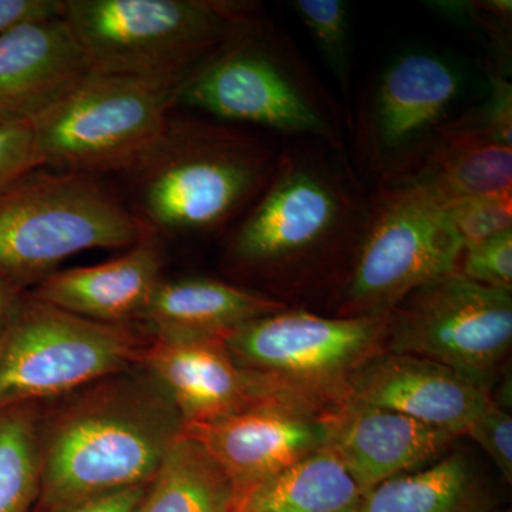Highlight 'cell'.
Listing matches in <instances>:
<instances>
[{
	"label": "cell",
	"mask_w": 512,
	"mask_h": 512,
	"mask_svg": "<svg viewBox=\"0 0 512 512\" xmlns=\"http://www.w3.org/2000/svg\"><path fill=\"white\" fill-rule=\"evenodd\" d=\"M133 369L53 400L50 410L42 407L35 510L97 500L156 476L184 421L160 384L140 366Z\"/></svg>",
	"instance_id": "6da1fadb"
},
{
	"label": "cell",
	"mask_w": 512,
	"mask_h": 512,
	"mask_svg": "<svg viewBox=\"0 0 512 512\" xmlns=\"http://www.w3.org/2000/svg\"><path fill=\"white\" fill-rule=\"evenodd\" d=\"M372 194L346 153L296 140L235 229L229 258L249 271L278 274L340 254L355 261Z\"/></svg>",
	"instance_id": "7a4b0ae2"
},
{
	"label": "cell",
	"mask_w": 512,
	"mask_h": 512,
	"mask_svg": "<svg viewBox=\"0 0 512 512\" xmlns=\"http://www.w3.org/2000/svg\"><path fill=\"white\" fill-rule=\"evenodd\" d=\"M63 18L92 72L177 92L259 19L232 0H64Z\"/></svg>",
	"instance_id": "3957f363"
},
{
	"label": "cell",
	"mask_w": 512,
	"mask_h": 512,
	"mask_svg": "<svg viewBox=\"0 0 512 512\" xmlns=\"http://www.w3.org/2000/svg\"><path fill=\"white\" fill-rule=\"evenodd\" d=\"M177 101L211 116L254 124L348 153V116L292 40L256 20L178 89Z\"/></svg>",
	"instance_id": "277c9868"
},
{
	"label": "cell",
	"mask_w": 512,
	"mask_h": 512,
	"mask_svg": "<svg viewBox=\"0 0 512 512\" xmlns=\"http://www.w3.org/2000/svg\"><path fill=\"white\" fill-rule=\"evenodd\" d=\"M279 154L265 141L220 124L171 123L136 167L147 224L183 234L222 227L265 190Z\"/></svg>",
	"instance_id": "5b68a950"
},
{
	"label": "cell",
	"mask_w": 512,
	"mask_h": 512,
	"mask_svg": "<svg viewBox=\"0 0 512 512\" xmlns=\"http://www.w3.org/2000/svg\"><path fill=\"white\" fill-rule=\"evenodd\" d=\"M151 235L90 175L33 170L0 191V276L20 289L79 252L131 248Z\"/></svg>",
	"instance_id": "8992f818"
},
{
	"label": "cell",
	"mask_w": 512,
	"mask_h": 512,
	"mask_svg": "<svg viewBox=\"0 0 512 512\" xmlns=\"http://www.w3.org/2000/svg\"><path fill=\"white\" fill-rule=\"evenodd\" d=\"M177 90L90 73L32 127L40 167L92 175L136 168L164 140Z\"/></svg>",
	"instance_id": "52a82bcc"
},
{
	"label": "cell",
	"mask_w": 512,
	"mask_h": 512,
	"mask_svg": "<svg viewBox=\"0 0 512 512\" xmlns=\"http://www.w3.org/2000/svg\"><path fill=\"white\" fill-rule=\"evenodd\" d=\"M389 313L320 316L306 309L249 320L222 336L242 369L322 413L346 399L350 377L384 352Z\"/></svg>",
	"instance_id": "ba28073f"
},
{
	"label": "cell",
	"mask_w": 512,
	"mask_h": 512,
	"mask_svg": "<svg viewBox=\"0 0 512 512\" xmlns=\"http://www.w3.org/2000/svg\"><path fill=\"white\" fill-rule=\"evenodd\" d=\"M130 325L80 318L23 295L0 336V409L53 402L140 365L150 343Z\"/></svg>",
	"instance_id": "9c48e42d"
},
{
	"label": "cell",
	"mask_w": 512,
	"mask_h": 512,
	"mask_svg": "<svg viewBox=\"0 0 512 512\" xmlns=\"http://www.w3.org/2000/svg\"><path fill=\"white\" fill-rule=\"evenodd\" d=\"M460 241L447 207L420 185H377L339 316L389 313L414 289L456 271Z\"/></svg>",
	"instance_id": "30bf717a"
},
{
	"label": "cell",
	"mask_w": 512,
	"mask_h": 512,
	"mask_svg": "<svg viewBox=\"0 0 512 512\" xmlns=\"http://www.w3.org/2000/svg\"><path fill=\"white\" fill-rule=\"evenodd\" d=\"M464 89L463 73L430 52L397 56L373 80L356 109L357 173L394 184L426 160Z\"/></svg>",
	"instance_id": "8fae6325"
},
{
	"label": "cell",
	"mask_w": 512,
	"mask_h": 512,
	"mask_svg": "<svg viewBox=\"0 0 512 512\" xmlns=\"http://www.w3.org/2000/svg\"><path fill=\"white\" fill-rule=\"evenodd\" d=\"M512 345V292L458 269L410 292L389 312L384 352L433 360L491 393Z\"/></svg>",
	"instance_id": "7c38bea8"
},
{
	"label": "cell",
	"mask_w": 512,
	"mask_h": 512,
	"mask_svg": "<svg viewBox=\"0 0 512 512\" xmlns=\"http://www.w3.org/2000/svg\"><path fill=\"white\" fill-rule=\"evenodd\" d=\"M138 366L167 393L184 426L225 419L274 400L306 406L242 369L220 336H151Z\"/></svg>",
	"instance_id": "4fadbf2b"
},
{
	"label": "cell",
	"mask_w": 512,
	"mask_h": 512,
	"mask_svg": "<svg viewBox=\"0 0 512 512\" xmlns=\"http://www.w3.org/2000/svg\"><path fill=\"white\" fill-rule=\"evenodd\" d=\"M329 414L274 400L225 419L184 426L183 431L220 464L239 504L258 485L328 446Z\"/></svg>",
	"instance_id": "5bb4252c"
},
{
	"label": "cell",
	"mask_w": 512,
	"mask_h": 512,
	"mask_svg": "<svg viewBox=\"0 0 512 512\" xmlns=\"http://www.w3.org/2000/svg\"><path fill=\"white\" fill-rule=\"evenodd\" d=\"M491 399V393L450 367L383 352L353 373L345 400L392 410L461 437Z\"/></svg>",
	"instance_id": "9a60e30c"
},
{
	"label": "cell",
	"mask_w": 512,
	"mask_h": 512,
	"mask_svg": "<svg viewBox=\"0 0 512 512\" xmlns=\"http://www.w3.org/2000/svg\"><path fill=\"white\" fill-rule=\"evenodd\" d=\"M328 447L362 493L430 466L458 437L412 417L345 400L328 416Z\"/></svg>",
	"instance_id": "2e32d148"
},
{
	"label": "cell",
	"mask_w": 512,
	"mask_h": 512,
	"mask_svg": "<svg viewBox=\"0 0 512 512\" xmlns=\"http://www.w3.org/2000/svg\"><path fill=\"white\" fill-rule=\"evenodd\" d=\"M92 73L64 18L0 36V124H32Z\"/></svg>",
	"instance_id": "e0dca14e"
},
{
	"label": "cell",
	"mask_w": 512,
	"mask_h": 512,
	"mask_svg": "<svg viewBox=\"0 0 512 512\" xmlns=\"http://www.w3.org/2000/svg\"><path fill=\"white\" fill-rule=\"evenodd\" d=\"M161 268L160 242L151 235L119 258L53 272L30 295L80 318L131 325L161 281Z\"/></svg>",
	"instance_id": "ac0fdd59"
},
{
	"label": "cell",
	"mask_w": 512,
	"mask_h": 512,
	"mask_svg": "<svg viewBox=\"0 0 512 512\" xmlns=\"http://www.w3.org/2000/svg\"><path fill=\"white\" fill-rule=\"evenodd\" d=\"M289 308L265 293L211 278L161 279L138 322L150 336H222Z\"/></svg>",
	"instance_id": "d6986e66"
},
{
	"label": "cell",
	"mask_w": 512,
	"mask_h": 512,
	"mask_svg": "<svg viewBox=\"0 0 512 512\" xmlns=\"http://www.w3.org/2000/svg\"><path fill=\"white\" fill-rule=\"evenodd\" d=\"M397 183L420 185L446 207L473 198L512 194V147L440 134L420 167Z\"/></svg>",
	"instance_id": "ffe728a7"
},
{
	"label": "cell",
	"mask_w": 512,
	"mask_h": 512,
	"mask_svg": "<svg viewBox=\"0 0 512 512\" xmlns=\"http://www.w3.org/2000/svg\"><path fill=\"white\" fill-rule=\"evenodd\" d=\"M491 498L461 454H448L365 491L357 512H490Z\"/></svg>",
	"instance_id": "44dd1931"
},
{
	"label": "cell",
	"mask_w": 512,
	"mask_h": 512,
	"mask_svg": "<svg viewBox=\"0 0 512 512\" xmlns=\"http://www.w3.org/2000/svg\"><path fill=\"white\" fill-rule=\"evenodd\" d=\"M238 495L215 458L184 431L148 484L138 512H235Z\"/></svg>",
	"instance_id": "7402d4cb"
},
{
	"label": "cell",
	"mask_w": 512,
	"mask_h": 512,
	"mask_svg": "<svg viewBox=\"0 0 512 512\" xmlns=\"http://www.w3.org/2000/svg\"><path fill=\"white\" fill-rule=\"evenodd\" d=\"M362 494L326 446L249 491L235 512H357Z\"/></svg>",
	"instance_id": "603a6c76"
},
{
	"label": "cell",
	"mask_w": 512,
	"mask_h": 512,
	"mask_svg": "<svg viewBox=\"0 0 512 512\" xmlns=\"http://www.w3.org/2000/svg\"><path fill=\"white\" fill-rule=\"evenodd\" d=\"M40 404L0 409V512H33L42 487Z\"/></svg>",
	"instance_id": "cb8c5ba5"
},
{
	"label": "cell",
	"mask_w": 512,
	"mask_h": 512,
	"mask_svg": "<svg viewBox=\"0 0 512 512\" xmlns=\"http://www.w3.org/2000/svg\"><path fill=\"white\" fill-rule=\"evenodd\" d=\"M298 18L311 33L330 72L338 80L346 101L348 128L352 127V40L348 3L342 0H296L292 3Z\"/></svg>",
	"instance_id": "d4e9b609"
},
{
	"label": "cell",
	"mask_w": 512,
	"mask_h": 512,
	"mask_svg": "<svg viewBox=\"0 0 512 512\" xmlns=\"http://www.w3.org/2000/svg\"><path fill=\"white\" fill-rule=\"evenodd\" d=\"M490 92L480 107L451 119L440 134L512 147V87L504 69L491 63L487 67Z\"/></svg>",
	"instance_id": "484cf974"
},
{
	"label": "cell",
	"mask_w": 512,
	"mask_h": 512,
	"mask_svg": "<svg viewBox=\"0 0 512 512\" xmlns=\"http://www.w3.org/2000/svg\"><path fill=\"white\" fill-rule=\"evenodd\" d=\"M447 215L461 247H471L512 229V194L456 202Z\"/></svg>",
	"instance_id": "4316f807"
},
{
	"label": "cell",
	"mask_w": 512,
	"mask_h": 512,
	"mask_svg": "<svg viewBox=\"0 0 512 512\" xmlns=\"http://www.w3.org/2000/svg\"><path fill=\"white\" fill-rule=\"evenodd\" d=\"M457 269L476 284L512 292V229L463 248Z\"/></svg>",
	"instance_id": "83f0119b"
},
{
	"label": "cell",
	"mask_w": 512,
	"mask_h": 512,
	"mask_svg": "<svg viewBox=\"0 0 512 512\" xmlns=\"http://www.w3.org/2000/svg\"><path fill=\"white\" fill-rule=\"evenodd\" d=\"M437 15L458 23L480 29L494 43L495 49H503L507 55V43H511L512 3L510 0H474V2L427 3Z\"/></svg>",
	"instance_id": "f1b7e54d"
},
{
	"label": "cell",
	"mask_w": 512,
	"mask_h": 512,
	"mask_svg": "<svg viewBox=\"0 0 512 512\" xmlns=\"http://www.w3.org/2000/svg\"><path fill=\"white\" fill-rule=\"evenodd\" d=\"M464 436L471 437L485 453L505 481L512 483V417L494 399L471 421Z\"/></svg>",
	"instance_id": "f546056e"
},
{
	"label": "cell",
	"mask_w": 512,
	"mask_h": 512,
	"mask_svg": "<svg viewBox=\"0 0 512 512\" xmlns=\"http://www.w3.org/2000/svg\"><path fill=\"white\" fill-rule=\"evenodd\" d=\"M40 168L30 124H0V191Z\"/></svg>",
	"instance_id": "4dcf8cb0"
},
{
	"label": "cell",
	"mask_w": 512,
	"mask_h": 512,
	"mask_svg": "<svg viewBox=\"0 0 512 512\" xmlns=\"http://www.w3.org/2000/svg\"><path fill=\"white\" fill-rule=\"evenodd\" d=\"M63 15L64 0H0V36L19 26Z\"/></svg>",
	"instance_id": "1f68e13d"
},
{
	"label": "cell",
	"mask_w": 512,
	"mask_h": 512,
	"mask_svg": "<svg viewBox=\"0 0 512 512\" xmlns=\"http://www.w3.org/2000/svg\"><path fill=\"white\" fill-rule=\"evenodd\" d=\"M148 485L130 488L120 493L106 495L97 500L56 508V510H33V512H137L146 497Z\"/></svg>",
	"instance_id": "d6a6232c"
},
{
	"label": "cell",
	"mask_w": 512,
	"mask_h": 512,
	"mask_svg": "<svg viewBox=\"0 0 512 512\" xmlns=\"http://www.w3.org/2000/svg\"><path fill=\"white\" fill-rule=\"evenodd\" d=\"M22 289L10 284L5 278L0 276V336L5 333L10 320L18 311L20 301H22Z\"/></svg>",
	"instance_id": "836d02e7"
},
{
	"label": "cell",
	"mask_w": 512,
	"mask_h": 512,
	"mask_svg": "<svg viewBox=\"0 0 512 512\" xmlns=\"http://www.w3.org/2000/svg\"><path fill=\"white\" fill-rule=\"evenodd\" d=\"M138 510H140V508H138ZM138 512V511H137Z\"/></svg>",
	"instance_id": "e575fe53"
},
{
	"label": "cell",
	"mask_w": 512,
	"mask_h": 512,
	"mask_svg": "<svg viewBox=\"0 0 512 512\" xmlns=\"http://www.w3.org/2000/svg\"><path fill=\"white\" fill-rule=\"evenodd\" d=\"M508 512H510V511H508Z\"/></svg>",
	"instance_id": "d590c367"
}]
</instances>
